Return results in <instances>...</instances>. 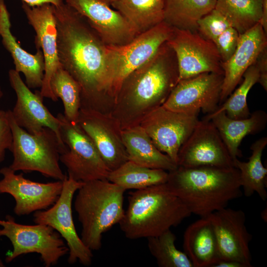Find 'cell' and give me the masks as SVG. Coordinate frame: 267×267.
<instances>
[{"mask_svg":"<svg viewBox=\"0 0 267 267\" xmlns=\"http://www.w3.org/2000/svg\"><path fill=\"white\" fill-rule=\"evenodd\" d=\"M108 3L111 4V3L117 0H105Z\"/></svg>","mask_w":267,"mask_h":267,"instance_id":"43","label":"cell"},{"mask_svg":"<svg viewBox=\"0 0 267 267\" xmlns=\"http://www.w3.org/2000/svg\"><path fill=\"white\" fill-rule=\"evenodd\" d=\"M223 79V74L204 73L180 81L162 106L189 114H211L219 106Z\"/></svg>","mask_w":267,"mask_h":267,"instance_id":"13","label":"cell"},{"mask_svg":"<svg viewBox=\"0 0 267 267\" xmlns=\"http://www.w3.org/2000/svg\"><path fill=\"white\" fill-rule=\"evenodd\" d=\"M167 43L176 55L178 82L204 73L223 74L222 61L215 44L198 31L175 28Z\"/></svg>","mask_w":267,"mask_h":267,"instance_id":"11","label":"cell"},{"mask_svg":"<svg viewBox=\"0 0 267 267\" xmlns=\"http://www.w3.org/2000/svg\"><path fill=\"white\" fill-rule=\"evenodd\" d=\"M8 79L16 95L15 104L10 110L15 123L32 134L38 133L44 128H49L63 142L60 135V121L44 105V97L40 91L33 92L14 69L9 70Z\"/></svg>","mask_w":267,"mask_h":267,"instance_id":"20","label":"cell"},{"mask_svg":"<svg viewBox=\"0 0 267 267\" xmlns=\"http://www.w3.org/2000/svg\"><path fill=\"white\" fill-rule=\"evenodd\" d=\"M183 248L193 267H213L220 260L216 235L208 217H200L186 228Z\"/></svg>","mask_w":267,"mask_h":267,"instance_id":"24","label":"cell"},{"mask_svg":"<svg viewBox=\"0 0 267 267\" xmlns=\"http://www.w3.org/2000/svg\"><path fill=\"white\" fill-rule=\"evenodd\" d=\"M198 116L173 111L162 105L148 113L138 125L156 147L177 165L179 150L199 121Z\"/></svg>","mask_w":267,"mask_h":267,"instance_id":"12","label":"cell"},{"mask_svg":"<svg viewBox=\"0 0 267 267\" xmlns=\"http://www.w3.org/2000/svg\"><path fill=\"white\" fill-rule=\"evenodd\" d=\"M213 267H244L242 264L232 260H219Z\"/></svg>","mask_w":267,"mask_h":267,"instance_id":"40","label":"cell"},{"mask_svg":"<svg viewBox=\"0 0 267 267\" xmlns=\"http://www.w3.org/2000/svg\"><path fill=\"white\" fill-rule=\"evenodd\" d=\"M267 46V35L258 22L239 35L238 44L231 57L222 62L223 79L219 105L223 102L240 83L247 69L256 61Z\"/></svg>","mask_w":267,"mask_h":267,"instance_id":"21","label":"cell"},{"mask_svg":"<svg viewBox=\"0 0 267 267\" xmlns=\"http://www.w3.org/2000/svg\"><path fill=\"white\" fill-rule=\"evenodd\" d=\"M0 237L5 236L13 249L6 254L5 261L10 263L19 256L29 253L40 255L45 267L56 265L59 259L68 254L69 249L60 234L51 226L43 224L27 225L17 223L7 215L0 219Z\"/></svg>","mask_w":267,"mask_h":267,"instance_id":"8","label":"cell"},{"mask_svg":"<svg viewBox=\"0 0 267 267\" xmlns=\"http://www.w3.org/2000/svg\"><path fill=\"white\" fill-rule=\"evenodd\" d=\"M265 33L267 35V0H264L262 12L259 21Z\"/></svg>","mask_w":267,"mask_h":267,"instance_id":"39","label":"cell"},{"mask_svg":"<svg viewBox=\"0 0 267 267\" xmlns=\"http://www.w3.org/2000/svg\"><path fill=\"white\" fill-rule=\"evenodd\" d=\"M74 206L81 224V238L91 251L102 246V234L122 219L125 190L107 179L84 182Z\"/></svg>","mask_w":267,"mask_h":267,"instance_id":"5","label":"cell"},{"mask_svg":"<svg viewBox=\"0 0 267 267\" xmlns=\"http://www.w3.org/2000/svg\"><path fill=\"white\" fill-rule=\"evenodd\" d=\"M256 63L258 66L260 77L259 82L264 89L267 90V46L260 53Z\"/></svg>","mask_w":267,"mask_h":267,"instance_id":"37","label":"cell"},{"mask_svg":"<svg viewBox=\"0 0 267 267\" xmlns=\"http://www.w3.org/2000/svg\"><path fill=\"white\" fill-rule=\"evenodd\" d=\"M243 77L240 85L213 113L224 111L228 117L233 119H245L250 115L247 102V95L252 87L259 82L260 77L256 61L247 69Z\"/></svg>","mask_w":267,"mask_h":267,"instance_id":"33","label":"cell"},{"mask_svg":"<svg viewBox=\"0 0 267 267\" xmlns=\"http://www.w3.org/2000/svg\"><path fill=\"white\" fill-rule=\"evenodd\" d=\"M191 215L165 183L130 192L127 209L119 224L127 238H147L178 226Z\"/></svg>","mask_w":267,"mask_h":267,"instance_id":"4","label":"cell"},{"mask_svg":"<svg viewBox=\"0 0 267 267\" xmlns=\"http://www.w3.org/2000/svg\"><path fill=\"white\" fill-rule=\"evenodd\" d=\"M175 54L167 42L157 53L124 81L111 113L122 129L138 125L165 102L178 83Z\"/></svg>","mask_w":267,"mask_h":267,"instance_id":"2","label":"cell"},{"mask_svg":"<svg viewBox=\"0 0 267 267\" xmlns=\"http://www.w3.org/2000/svg\"><path fill=\"white\" fill-rule=\"evenodd\" d=\"M60 135L68 149L60 155V161L66 167L67 176L85 182L107 179L110 171L102 160L90 138L78 124L67 120L59 113Z\"/></svg>","mask_w":267,"mask_h":267,"instance_id":"9","label":"cell"},{"mask_svg":"<svg viewBox=\"0 0 267 267\" xmlns=\"http://www.w3.org/2000/svg\"><path fill=\"white\" fill-rule=\"evenodd\" d=\"M3 93L2 90L1 88L0 87V101L1 99V98H2V96H3Z\"/></svg>","mask_w":267,"mask_h":267,"instance_id":"41","label":"cell"},{"mask_svg":"<svg viewBox=\"0 0 267 267\" xmlns=\"http://www.w3.org/2000/svg\"><path fill=\"white\" fill-rule=\"evenodd\" d=\"M50 87L55 96L62 101L66 119L77 124L81 108V89L79 84L61 67L53 75Z\"/></svg>","mask_w":267,"mask_h":267,"instance_id":"31","label":"cell"},{"mask_svg":"<svg viewBox=\"0 0 267 267\" xmlns=\"http://www.w3.org/2000/svg\"><path fill=\"white\" fill-rule=\"evenodd\" d=\"M65 1L86 19L105 45H123L138 35L124 17L105 0Z\"/></svg>","mask_w":267,"mask_h":267,"instance_id":"19","label":"cell"},{"mask_svg":"<svg viewBox=\"0 0 267 267\" xmlns=\"http://www.w3.org/2000/svg\"><path fill=\"white\" fill-rule=\"evenodd\" d=\"M147 239V246L151 254L160 267H193L184 252L177 248L175 234L170 230Z\"/></svg>","mask_w":267,"mask_h":267,"instance_id":"32","label":"cell"},{"mask_svg":"<svg viewBox=\"0 0 267 267\" xmlns=\"http://www.w3.org/2000/svg\"><path fill=\"white\" fill-rule=\"evenodd\" d=\"M7 112L12 136L9 150L13 161L9 167L15 172H38L45 177L63 181L67 175L60 168L59 158L67 146L49 128L30 134L15 123L10 110Z\"/></svg>","mask_w":267,"mask_h":267,"instance_id":"6","label":"cell"},{"mask_svg":"<svg viewBox=\"0 0 267 267\" xmlns=\"http://www.w3.org/2000/svg\"><path fill=\"white\" fill-rule=\"evenodd\" d=\"M122 136L128 160L143 167L168 172L177 168V165L156 147L139 125L122 129Z\"/></svg>","mask_w":267,"mask_h":267,"instance_id":"25","label":"cell"},{"mask_svg":"<svg viewBox=\"0 0 267 267\" xmlns=\"http://www.w3.org/2000/svg\"><path fill=\"white\" fill-rule=\"evenodd\" d=\"M31 6L40 5L45 3H49L54 6L59 5L64 2L65 0H22Z\"/></svg>","mask_w":267,"mask_h":267,"instance_id":"38","label":"cell"},{"mask_svg":"<svg viewBox=\"0 0 267 267\" xmlns=\"http://www.w3.org/2000/svg\"><path fill=\"white\" fill-rule=\"evenodd\" d=\"M110 5L138 35L164 21V0H117Z\"/></svg>","mask_w":267,"mask_h":267,"instance_id":"27","label":"cell"},{"mask_svg":"<svg viewBox=\"0 0 267 267\" xmlns=\"http://www.w3.org/2000/svg\"><path fill=\"white\" fill-rule=\"evenodd\" d=\"M77 124L92 140L110 172L128 161L122 128L111 113L81 108Z\"/></svg>","mask_w":267,"mask_h":267,"instance_id":"14","label":"cell"},{"mask_svg":"<svg viewBox=\"0 0 267 267\" xmlns=\"http://www.w3.org/2000/svg\"><path fill=\"white\" fill-rule=\"evenodd\" d=\"M54 8L59 60L81 87V108L110 112L113 103L108 94L105 44L86 19L66 3Z\"/></svg>","mask_w":267,"mask_h":267,"instance_id":"1","label":"cell"},{"mask_svg":"<svg viewBox=\"0 0 267 267\" xmlns=\"http://www.w3.org/2000/svg\"><path fill=\"white\" fill-rule=\"evenodd\" d=\"M168 175L167 171L143 167L128 160L116 170L110 171L107 180L125 190H138L165 183Z\"/></svg>","mask_w":267,"mask_h":267,"instance_id":"29","label":"cell"},{"mask_svg":"<svg viewBox=\"0 0 267 267\" xmlns=\"http://www.w3.org/2000/svg\"><path fill=\"white\" fill-rule=\"evenodd\" d=\"M12 140L7 111L0 109V163L4 160L6 151L10 149Z\"/></svg>","mask_w":267,"mask_h":267,"instance_id":"36","label":"cell"},{"mask_svg":"<svg viewBox=\"0 0 267 267\" xmlns=\"http://www.w3.org/2000/svg\"><path fill=\"white\" fill-rule=\"evenodd\" d=\"M264 0H216L215 9L222 14L239 34L259 22Z\"/></svg>","mask_w":267,"mask_h":267,"instance_id":"30","label":"cell"},{"mask_svg":"<svg viewBox=\"0 0 267 267\" xmlns=\"http://www.w3.org/2000/svg\"><path fill=\"white\" fill-rule=\"evenodd\" d=\"M4 266H4V264L3 262L2 261V260L0 258V267H3Z\"/></svg>","mask_w":267,"mask_h":267,"instance_id":"42","label":"cell"},{"mask_svg":"<svg viewBox=\"0 0 267 267\" xmlns=\"http://www.w3.org/2000/svg\"><path fill=\"white\" fill-rule=\"evenodd\" d=\"M203 119L213 123L233 160L241 155L239 147L243 139L247 135L262 132L267 123V114L262 110L255 111L242 119L230 118L224 111L206 115Z\"/></svg>","mask_w":267,"mask_h":267,"instance_id":"23","label":"cell"},{"mask_svg":"<svg viewBox=\"0 0 267 267\" xmlns=\"http://www.w3.org/2000/svg\"><path fill=\"white\" fill-rule=\"evenodd\" d=\"M239 34L230 26L223 32L214 41L222 62L228 60L236 48Z\"/></svg>","mask_w":267,"mask_h":267,"instance_id":"35","label":"cell"},{"mask_svg":"<svg viewBox=\"0 0 267 267\" xmlns=\"http://www.w3.org/2000/svg\"><path fill=\"white\" fill-rule=\"evenodd\" d=\"M164 21L176 28L197 31V21L215 8L216 0H164Z\"/></svg>","mask_w":267,"mask_h":267,"instance_id":"28","label":"cell"},{"mask_svg":"<svg viewBox=\"0 0 267 267\" xmlns=\"http://www.w3.org/2000/svg\"><path fill=\"white\" fill-rule=\"evenodd\" d=\"M197 31L205 39L213 43L226 29L231 26L227 19L214 9L197 23Z\"/></svg>","mask_w":267,"mask_h":267,"instance_id":"34","label":"cell"},{"mask_svg":"<svg viewBox=\"0 0 267 267\" xmlns=\"http://www.w3.org/2000/svg\"><path fill=\"white\" fill-rule=\"evenodd\" d=\"M166 184L191 214L206 217L227 207L242 195L238 170L234 167H178L169 172Z\"/></svg>","mask_w":267,"mask_h":267,"instance_id":"3","label":"cell"},{"mask_svg":"<svg viewBox=\"0 0 267 267\" xmlns=\"http://www.w3.org/2000/svg\"><path fill=\"white\" fill-rule=\"evenodd\" d=\"M216 237L220 260H232L252 267L249 244L252 235L246 226L241 210L224 208L208 216Z\"/></svg>","mask_w":267,"mask_h":267,"instance_id":"17","label":"cell"},{"mask_svg":"<svg viewBox=\"0 0 267 267\" xmlns=\"http://www.w3.org/2000/svg\"><path fill=\"white\" fill-rule=\"evenodd\" d=\"M0 194L11 195L15 200L13 211L17 216L46 210L57 200L63 188V181L42 183L16 174L9 167L0 169Z\"/></svg>","mask_w":267,"mask_h":267,"instance_id":"16","label":"cell"},{"mask_svg":"<svg viewBox=\"0 0 267 267\" xmlns=\"http://www.w3.org/2000/svg\"><path fill=\"white\" fill-rule=\"evenodd\" d=\"M178 167L192 168L234 167L233 159L218 131L210 120H199L194 129L181 146Z\"/></svg>","mask_w":267,"mask_h":267,"instance_id":"15","label":"cell"},{"mask_svg":"<svg viewBox=\"0 0 267 267\" xmlns=\"http://www.w3.org/2000/svg\"><path fill=\"white\" fill-rule=\"evenodd\" d=\"M267 144V137H262L251 146L252 154L247 162H242L238 158L233 160V165L239 172L240 180L243 193L246 197L257 193L261 199L267 198V169L262 161L263 152Z\"/></svg>","mask_w":267,"mask_h":267,"instance_id":"26","label":"cell"},{"mask_svg":"<svg viewBox=\"0 0 267 267\" xmlns=\"http://www.w3.org/2000/svg\"><path fill=\"white\" fill-rule=\"evenodd\" d=\"M175 28L163 21L121 45L105 44L108 94L113 104L122 84L132 73L151 59L172 37Z\"/></svg>","mask_w":267,"mask_h":267,"instance_id":"7","label":"cell"},{"mask_svg":"<svg viewBox=\"0 0 267 267\" xmlns=\"http://www.w3.org/2000/svg\"><path fill=\"white\" fill-rule=\"evenodd\" d=\"M0 36L3 46L10 54L14 69L22 73L30 89L42 87L44 74V60L41 50L35 54L22 48L11 31L10 15L4 0H0Z\"/></svg>","mask_w":267,"mask_h":267,"instance_id":"22","label":"cell"},{"mask_svg":"<svg viewBox=\"0 0 267 267\" xmlns=\"http://www.w3.org/2000/svg\"><path fill=\"white\" fill-rule=\"evenodd\" d=\"M22 8L29 24L34 30L35 44L41 50L44 60V74L40 93L43 97L58 100L51 91L50 81L56 71L61 67L57 48V30L54 5L45 3L31 6L22 2Z\"/></svg>","mask_w":267,"mask_h":267,"instance_id":"18","label":"cell"},{"mask_svg":"<svg viewBox=\"0 0 267 267\" xmlns=\"http://www.w3.org/2000/svg\"><path fill=\"white\" fill-rule=\"evenodd\" d=\"M63 182L62 190L57 200L49 208L35 212L34 222L36 224L51 226L65 240L69 249L67 261L69 264L78 261L88 267L92 263V251L84 244L76 231L72 208L74 194L84 182L76 181L67 175Z\"/></svg>","mask_w":267,"mask_h":267,"instance_id":"10","label":"cell"}]
</instances>
